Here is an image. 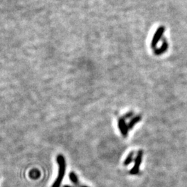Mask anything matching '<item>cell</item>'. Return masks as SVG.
<instances>
[{"mask_svg": "<svg viewBox=\"0 0 187 187\" xmlns=\"http://www.w3.org/2000/svg\"><path fill=\"white\" fill-rule=\"evenodd\" d=\"M56 162H57L58 166V175L56 177L55 180L53 182L51 187H60L61 186L62 182L64 179L65 173H66V160H65V157L61 154L57 155L56 157Z\"/></svg>", "mask_w": 187, "mask_h": 187, "instance_id": "cell-1", "label": "cell"}, {"mask_svg": "<svg viewBox=\"0 0 187 187\" xmlns=\"http://www.w3.org/2000/svg\"><path fill=\"white\" fill-rule=\"evenodd\" d=\"M143 156H144V151L139 150V151L137 152L136 157H135V163L134 166H133V168L130 170V175H136L139 173L140 170V166H141L142 160H143Z\"/></svg>", "mask_w": 187, "mask_h": 187, "instance_id": "cell-2", "label": "cell"}, {"mask_svg": "<svg viewBox=\"0 0 187 187\" xmlns=\"http://www.w3.org/2000/svg\"><path fill=\"white\" fill-rule=\"evenodd\" d=\"M165 29L163 27H160L157 29L156 32L154 34V36L153 37V39H152L151 42V47L152 48H155L157 44L160 42V40L162 39V37L163 36V33H164Z\"/></svg>", "mask_w": 187, "mask_h": 187, "instance_id": "cell-3", "label": "cell"}, {"mask_svg": "<svg viewBox=\"0 0 187 187\" xmlns=\"http://www.w3.org/2000/svg\"><path fill=\"white\" fill-rule=\"evenodd\" d=\"M118 127L122 136L124 138L127 137L129 128H128V123H126L125 120L123 117H120L118 119Z\"/></svg>", "mask_w": 187, "mask_h": 187, "instance_id": "cell-4", "label": "cell"}, {"mask_svg": "<svg viewBox=\"0 0 187 187\" xmlns=\"http://www.w3.org/2000/svg\"><path fill=\"white\" fill-rule=\"evenodd\" d=\"M141 119H142V117H141V116L140 115V114H138V115L133 116V117L130 120L129 123H128V128H129V130H132V128L137 125V123H138L141 121Z\"/></svg>", "mask_w": 187, "mask_h": 187, "instance_id": "cell-5", "label": "cell"}, {"mask_svg": "<svg viewBox=\"0 0 187 187\" xmlns=\"http://www.w3.org/2000/svg\"><path fill=\"white\" fill-rule=\"evenodd\" d=\"M69 177L70 181L71 182V183L74 184L75 186H81V183L80 181H79L78 177L74 171H71L69 173Z\"/></svg>", "mask_w": 187, "mask_h": 187, "instance_id": "cell-6", "label": "cell"}, {"mask_svg": "<svg viewBox=\"0 0 187 187\" xmlns=\"http://www.w3.org/2000/svg\"><path fill=\"white\" fill-rule=\"evenodd\" d=\"M168 44L167 43V42L164 40L163 41L162 45L161 46V47L159 49H157L155 51V53L157 55L162 54V53L166 51V50L168 49Z\"/></svg>", "mask_w": 187, "mask_h": 187, "instance_id": "cell-7", "label": "cell"}, {"mask_svg": "<svg viewBox=\"0 0 187 187\" xmlns=\"http://www.w3.org/2000/svg\"><path fill=\"white\" fill-rule=\"evenodd\" d=\"M134 157H135V152L134 151L130 152V153L128 154V155L126 157L124 162H123V165H124L125 166H127L130 165V163L132 162V161L134 160Z\"/></svg>", "mask_w": 187, "mask_h": 187, "instance_id": "cell-8", "label": "cell"}, {"mask_svg": "<svg viewBox=\"0 0 187 187\" xmlns=\"http://www.w3.org/2000/svg\"><path fill=\"white\" fill-rule=\"evenodd\" d=\"M133 116H134V112L133 111H130L127 112V113H125L124 115H123L122 117L125 119V120H126V119H132Z\"/></svg>", "mask_w": 187, "mask_h": 187, "instance_id": "cell-9", "label": "cell"}, {"mask_svg": "<svg viewBox=\"0 0 187 187\" xmlns=\"http://www.w3.org/2000/svg\"><path fill=\"white\" fill-rule=\"evenodd\" d=\"M62 187H76L75 186H71V185H64Z\"/></svg>", "mask_w": 187, "mask_h": 187, "instance_id": "cell-10", "label": "cell"}, {"mask_svg": "<svg viewBox=\"0 0 187 187\" xmlns=\"http://www.w3.org/2000/svg\"><path fill=\"white\" fill-rule=\"evenodd\" d=\"M79 187H89V186H83V185H82V186H81H81H79Z\"/></svg>", "mask_w": 187, "mask_h": 187, "instance_id": "cell-11", "label": "cell"}]
</instances>
